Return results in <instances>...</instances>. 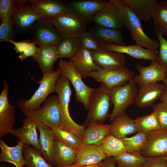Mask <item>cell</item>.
I'll return each mask as SVG.
<instances>
[{"label":"cell","instance_id":"6da1fadb","mask_svg":"<svg viewBox=\"0 0 167 167\" xmlns=\"http://www.w3.org/2000/svg\"><path fill=\"white\" fill-rule=\"evenodd\" d=\"M118 11L123 26L129 31L136 44L146 49L156 51L159 47L158 40L149 37L144 32L141 21L122 0H111Z\"/></svg>","mask_w":167,"mask_h":167},{"label":"cell","instance_id":"7a4b0ae2","mask_svg":"<svg viewBox=\"0 0 167 167\" xmlns=\"http://www.w3.org/2000/svg\"><path fill=\"white\" fill-rule=\"evenodd\" d=\"M58 95L61 116L60 127L71 131L79 138L83 139L85 127L75 122L71 118L69 106L72 94L70 81L60 75L57 82L55 92Z\"/></svg>","mask_w":167,"mask_h":167},{"label":"cell","instance_id":"3957f363","mask_svg":"<svg viewBox=\"0 0 167 167\" xmlns=\"http://www.w3.org/2000/svg\"><path fill=\"white\" fill-rule=\"evenodd\" d=\"M113 104L111 90L103 85L93 90L90 100L89 112L83 126L103 124L109 117V111Z\"/></svg>","mask_w":167,"mask_h":167},{"label":"cell","instance_id":"277c9868","mask_svg":"<svg viewBox=\"0 0 167 167\" xmlns=\"http://www.w3.org/2000/svg\"><path fill=\"white\" fill-rule=\"evenodd\" d=\"M60 75L59 68L55 71L43 75L41 79L38 82L40 85L33 95L28 100L18 101L17 106L22 112L33 111L40 108L48 96L55 92L57 82Z\"/></svg>","mask_w":167,"mask_h":167},{"label":"cell","instance_id":"5b68a950","mask_svg":"<svg viewBox=\"0 0 167 167\" xmlns=\"http://www.w3.org/2000/svg\"><path fill=\"white\" fill-rule=\"evenodd\" d=\"M58 66L61 75L66 78L73 86L76 101L82 103L86 110L88 109L90 97L94 88L88 87L83 82L81 75L74 68L71 60L66 61L61 59Z\"/></svg>","mask_w":167,"mask_h":167},{"label":"cell","instance_id":"8992f818","mask_svg":"<svg viewBox=\"0 0 167 167\" xmlns=\"http://www.w3.org/2000/svg\"><path fill=\"white\" fill-rule=\"evenodd\" d=\"M49 19L63 39L80 38L82 34L87 31L88 23L76 15L66 12Z\"/></svg>","mask_w":167,"mask_h":167},{"label":"cell","instance_id":"52a82bcc","mask_svg":"<svg viewBox=\"0 0 167 167\" xmlns=\"http://www.w3.org/2000/svg\"><path fill=\"white\" fill-rule=\"evenodd\" d=\"M23 113L26 118L34 122H40L48 125L60 127L61 116L57 96H50L42 106L33 111Z\"/></svg>","mask_w":167,"mask_h":167},{"label":"cell","instance_id":"ba28073f","mask_svg":"<svg viewBox=\"0 0 167 167\" xmlns=\"http://www.w3.org/2000/svg\"><path fill=\"white\" fill-rule=\"evenodd\" d=\"M137 86L133 79L126 84L111 90L113 108L109 115L110 122L135 103L138 91Z\"/></svg>","mask_w":167,"mask_h":167},{"label":"cell","instance_id":"9c48e42d","mask_svg":"<svg viewBox=\"0 0 167 167\" xmlns=\"http://www.w3.org/2000/svg\"><path fill=\"white\" fill-rule=\"evenodd\" d=\"M28 32L32 41L39 46L52 45L57 46L63 39L49 19L45 18L36 21Z\"/></svg>","mask_w":167,"mask_h":167},{"label":"cell","instance_id":"30bf717a","mask_svg":"<svg viewBox=\"0 0 167 167\" xmlns=\"http://www.w3.org/2000/svg\"><path fill=\"white\" fill-rule=\"evenodd\" d=\"M134 76L133 71L125 67L115 70L101 69L92 71L88 75L110 90L126 84Z\"/></svg>","mask_w":167,"mask_h":167},{"label":"cell","instance_id":"8fae6325","mask_svg":"<svg viewBox=\"0 0 167 167\" xmlns=\"http://www.w3.org/2000/svg\"><path fill=\"white\" fill-rule=\"evenodd\" d=\"M108 2L102 0L65 1L68 12L74 14L88 23Z\"/></svg>","mask_w":167,"mask_h":167},{"label":"cell","instance_id":"7c38bea8","mask_svg":"<svg viewBox=\"0 0 167 167\" xmlns=\"http://www.w3.org/2000/svg\"><path fill=\"white\" fill-rule=\"evenodd\" d=\"M3 87L0 95V137L10 133L14 126L15 109L8 99L9 84L3 79Z\"/></svg>","mask_w":167,"mask_h":167},{"label":"cell","instance_id":"4fadbf2b","mask_svg":"<svg viewBox=\"0 0 167 167\" xmlns=\"http://www.w3.org/2000/svg\"><path fill=\"white\" fill-rule=\"evenodd\" d=\"M41 18L26 0H18L12 15L15 28L20 32H28L34 23Z\"/></svg>","mask_w":167,"mask_h":167},{"label":"cell","instance_id":"5bb4252c","mask_svg":"<svg viewBox=\"0 0 167 167\" xmlns=\"http://www.w3.org/2000/svg\"><path fill=\"white\" fill-rule=\"evenodd\" d=\"M148 142L142 156L145 157L167 156V130L162 129L147 134Z\"/></svg>","mask_w":167,"mask_h":167},{"label":"cell","instance_id":"9a60e30c","mask_svg":"<svg viewBox=\"0 0 167 167\" xmlns=\"http://www.w3.org/2000/svg\"><path fill=\"white\" fill-rule=\"evenodd\" d=\"M136 68L139 74L134 76L133 79L139 86L143 84L162 81L167 70L156 60L151 61L150 64L148 66L138 65Z\"/></svg>","mask_w":167,"mask_h":167},{"label":"cell","instance_id":"2e32d148","mask_svg":"<svg viewBox=\"0 0 167 167\" xmlns=\"http://www.w3.org/2000/svg\"><path fill=\"white\" fill-rule=\"evenodd\" d=\"M103 49L114 51L121 54H126L132 58L137 59H143L151 61L156 60L158 57L156 51L144 48L142 46L135 44L127 46L122 45L113 43L100 44Z\"/></svg>","mask_w":167,"mask_h":167},{"label":"cell","instance_id":"e0dca14e","mask_svg":"<svg viewBox=\"0 0 167 167\" xmlns=\"http://www.w3.org/2000/svg\"><path fill=\"white\" fill-rule=\"evenodd\" d=\"M165 90L163 84L158 82L141 85L138 88L135 103L142 108L152 106L156 101L160 99Z\"/></svg>","mask_w":167,"mask_h":167},{"label":"cell","instance_id":"ac0fdd59","mask_svg":"<svg viewBox=\"0 0 167 167\" xmlns=\"http://www.w3.org/2000/svg\"><path fill=\"white\" fill-rule=\"evenodd\" d=\"M92 21L96 24L115 29H121L123 26L121 16L111 0L95 15Z\"/></svg>","mask_w":167,"mask_h":167},{"label":"cell","instance_id":"d6986e66","mask_svg":"<svg viewBox=\"0 0 167 167\" xmlns=\"http://www.w3.org/2000/svg\"><path fill=\"white\" fill-rule=\"evenodd\" d=\"M40 133V151L46 161L53 166L54 164V133L50 127L46 124L34 122Z\"/></svg>","mask_w":167,"mask_h":167},{"label":"cell","instance_id":"ffe728a7","mask_svg":"<svg viewBox=\"0 0 167 167\" xmlns=\"http://www.w3.org/2000/svg\"><path fill=\"white\" fill-rule=\"evenodd\" d=\"M107 157L99 146L82 144L76 149V156L73 164L85 166L97 164L103 161Z\"/></svg>","mask_w":167,"mask_h":167},{"label":"cell","instance_id":"44dd1931","mask_svg":"<svg viewBox=\"0 0 167 167\" xmlns=\"http://www.w3.org/2000/svg\"><path fill=\"white\" fill-rule=\"evenodd\" d=\"M91 52L95 63L101 69L115 70L125 67V57L122 54L103 49Z\"/></svg>","mask_w":167,"mask_h":167},{"label":"cell","instance_id":"7402d4cb","mask_svg":"<svg viewBox=\"0 0 167 167\" xmlns=\"http://www.w3.org/2000/svg\"><path fill=\"white\" fill-rule=\"evenodd\" d=\"M41 18L49 19L67 12L65 1L58 0H26Z\"/></svg>","mask_w":167,"mask_h":167},{"label":"cell","instance_id":"603a6c76","mask_svg":"<svg viewBox=\"0 0 167 167\" xmlns=\"http://www.w3.org/2000/svg\"><path fill=\"white\" fill-rule=\"evenodd\" d=\"M32 58L38 64L43 75L52 72L54 71L55 62L59 58L57 46L52 45L38 46V50Z\"/></svg>","mask_w":167,"mask_h":167},{"label":"cell","instance_id":"cb8c5ba5","mask_svg":"<svg viewBox=\"0 0 167 167\" xmlns=\"http://www.w3.org/2000/svg\"><path fill=\"white\" fill-rule=\"evenodd\" d=\"M70 60L82 78H85L92 72L101 69L95 63L91 51L81 44L76 54Z\"/></svg>","mask_w":167,"mask_h":167},{"label":"cell","instance_id":"d4e9b609","mask_svg":"<svg viewBox=\"0 0 167 167\" xmlns=\"http://www.w3.org/2000/svg\"><path fill=\"white\" fill-rule=\"evenodd\" d=\"M37 128L35 123L26 117L23 120L22 126L13 129L10 133L18 138L24 144L31 145L40 151Z\"/></svg>","mask_w":167,"mask_h":167},{"label":"cell","instance_id":"484cf974","mask_svg":"<svg viewBox=\"0 0 167 167\" xmlns=\"http://www.w3.org/2000/svg\"><path fill=\"white\" fill-rule=\"evenodd\" d=\"M99 44L113 43L125 45L121 29L107 28L95 24L88 31Z\"/></svg>","mask_w":167,"mask_h":167},{"label":"cell","instance_id":"4316f807","mask_svg":"<svg viewBox=\"0 0 167 167\" xmlns=\"http://www.w3.org/2000/svg\"><path fill=\"white\" fill-rule=\"evenodd\" d=\"M110 133L122 139L128 135L137 132L134 119L126 112L118 115L110 122Z\"/></svg>","mask_w":167,"mask_h":167},{"label":"cell","instance_id":"83f0119b","mask_svg":"<svg viewBox=\"0 0 167 167\" xmlns=\"http://www.w3.org/2000/svg\"><path fill=\"white\" fill-rule=\"evenodd\" d=\"M24 145V144L19 140L16 145L9 147L0 139V161L9 162L14 165L24 167L25 165L23 154Z\"/></svg>","mask_w":167,"mask_h":167},{"label":"cell","instance_id":"f1b7e54d","mask_svg":"<svg viewBox=\"0 0 167 167\" xmlns=\"http://www.w3.org/2000/svg\"><path fill=\"white\" fill-rule=\"evenodd\" d=\"M110 126L109 124L93 123L85 129L82 140L84 145L93 144L100 146L105 137L110 133Z\"/></svg>","mask_w":167,"mask_h":167},{"label":"cell","instance_id":"f546056e","mask_svg":"<svg viewBox=\"0 0 167 167\" xmlns=\"http://www.w3.org/2000/svg\"><path fill=\"white\" fill-rule=\"evenodd\" d=\"M141 21L147 22L152 18V10L156 0H122Z\"/></svg>","mask_w":167,"mask_h":167},{"label":"cell","instance_id":"4dcf8cb0","mask_svg":"<svg viewBox=\"0 0 167 167\" xmlns=\"http://www.w3.org/2000/svg\"><path fill=\"white\" fill-rule=\"evenodd\" d=\"M76 149L61 143L54 141V164L57 167H66L74 164Z\"/></svg>","mask_w":167,"mask_h":167},{"label":"cell","instance_id":"1f68e13d","mask_svg":"<svg viewBox=\"0 0 167 167\" xmlns=\"http://www.w3.org/2000/svg\"><path fill=\"white\" fill-rule=\"evenodd\" d=\"M99 147L107 157H115L127 152L122 139L110 133L105 137Z\"/></svg>","mask_w":167,"mask_h":167},{"label":"cell","instance_id":"d6a6232c","mask_svg":"<svg viewBox=\"0 0 167 167\" xmlns=\"http://www.w3.org/2000/svg\"><path fill=\"white\" fill-rule=\"evenodd\" d=\"M23 154L27 167H54L46 161L40 151L32 146L24 144Z\"/></svg>","mask_w":167,"mask_h":167},{"label":"cell","instance_id":"836d02e7","mask_svg":"<svg viewBox=\"0 0 167 167\" xmlns=\"http://www.w3.org/2000/svg\"><path fill=\"white\" fill-rule=\"evenodd\" d=\"M122 139L126 152L137 155H142L148 142L147 134L142 132H137L132 137Z\"/></svg>","mask_w":167,"mask_h":167},{"label":"cell","instance_id":"e575fe53","mask_svg":"<svg viewBox=\"0 0 167 167\" xmlns=\"http://www.w3.org/2000/svg\"><path fill=\"white\" fill-rule=\"evenodd\" d=\"M156 34H163L162 30L167 26V0L157 2L152 13Z\"/></svg>","mask_w":167,"mask_h":167},{"label":"cell","instance_id":"d590c367","mask_svg":"<svg viewBox=\"0 0 167 167\" xmlns=\"http://www.w3.org/2000/svg\"><path fill=\"white\" fill-rule=\"evenodd\" d=\"M48 126L53 131L55 140L75 149L82 144V140L72 132L60 127Z\"/></svg>","mask_w":167,"mask_h":167},{"label":"cell","instance_id":"8d00e7d4","mask_svg":"<svg viewBox=\"0 0 167 167\" xmlns=\"http://www.w3.org/2000/svg\"><path fill=\"white\" fill-rule=\"evenodd\" d=\"M81 44L79 38L62 39L57 46L59 58H67L71 59L78 51Z\"/></svg>","mask_w":167,"mask_h":167},{"label":"cell","instance_id":"74e56055","mask_svg":"<svg viewBox=\"0 0 167 167\" xmlns=\"http://www.w3.org/2000/svg\"><path fill=\"white\" fill-rule=\"evenodd\" d=\"M134 122L137 132L147 134L161 129L156 114L153 112L149 114L136 118Z\"/></svg>","mask_w":167,"mask_h":167},{"label":"cell","instance_id":"f35d334b","mask_svg":"<svg viewBox=\"0 0 167 167\" xmlns=\"http://www.w3.org/2000/svg\"><path fill=\"white\" fill-rule=\"evenodd\" d=\"M113 158L117 167H142L146 160V157L142 155L127 152Z\"/></svg>","mask_w":167,"mask_h":167},{"label":"cell","instance_id":"ab89813d","mask_svg":"<svg viewBox=\"0 0 167 167\" xmlns=\"http://www.w3.org/2000/svg\"><path fill=\"white\" fill-rule=\"evenodd\" d=\"M1 21L0 26V41L5 42L7 39L16 41L15 28L12 16L7 17Z\"/></svg>","mask_w":167,"mask_h":167},{"label":"cell","instance_id":"60d3db41","mask_svg":"<svg viewBox=\"0 0 167 167\" xmlns=\"http://www.w3.org/2000/svg\"><path fill=\"white\" fill-rule=\"evenodd\" d=\"M152 106L161 129L167 130V105L161 102L153 104Z\"/></svg>","mask_w":167,"mask_h":167},{"label":"cell","instance_id":"b9f144b4","mask_svg":"<svg viewBox=\"0 0 167 167\" xmlns=\"http://www.w3.org/2000/svg\"><path fill=\"white\" fill-rule=\"evenodd\" d=\"M79 38L81 44L90 51H99L102 49L100 44L89 32H83Z\"/></svg>","mask_w":167,"mask_h":167},{"label":"cell","instance_id":"7bdbcfd3","mask_svg":"<svg viewBox=\"0 0 167 167\" xmlns=\"http://www.w3.org/2000/svg\"><path fill=\"white\" fill-rule=\"evenodd\" d=\"M159 44V51L156 61L167 69V40L163 36V34L156 35Z\"/></svg>","mask_w":167,"mask_h":167},{"label":"cell","instance_id":"ee69618b","mask_svg":"<svg viewBox=\"0 0 167 167\" xmlns=\"http://www.w3.org/2000/svg\"><path fill=\"white\" fill-rule=\"evenodd\" d=\"M18 0H0V19L2 21L5 18L12 16Z\"/></svg>","mask_w":167,"mask_h":167},{"label":"cell","instance_id":"f6af8a7d","mask_svg":"<svg viewBox=\"0 0 167 167\" xmlns=\"http://www.w3.org/2000/svg\"><path fill=\"white\" fill-rule=\"evenodd\" d=\"M142 167H167V160L165 156L146 157Z\"/></svg>","mask_w":167,"mask_h":167},{"label":"cell","instance_id":"bcb514c9","mask_svg":"<svg viewBox=\"0 0 167 167\" xmlns=\"http://www.w3.org/2000/svg\"><path fill=\"white\" fill-rule=\"evenodd\" d=\"M5 42L12 44L14 46L13 49L15 50V53L19 54L22 53L25 50L31 41L29 39L22 40L20 41L7 39L6 40Z\"/></svg>","mask_w":167,"mask_h":167},{"label":"cell","instance_id":"7dc6e473","mask_svg":"<svg viewBox=\"0 0 167 167\" xmlns=\"http://www.w3.org/2000/svg\"><path fill=\"white\" fill-rule=\"evenodd\" d=\"M36 45L33 41H32L30 42L25 50L22 53L19 54V59L23 61L28 57L34 56L38 49V47L36 46Z\"/></svg>","mask_w":167,"mask_h":167},{"label":"cell","instance_id":"c3c4849f","mask_svg":"<svg viewBox=\"0 0 167 167\" xmlns=\"http://www.w3.org/2000/svg\"><path fill=\"white\" fill-rule=\"evenodd\" d=\"M103 167H116V163L113 157H106L104 161Z\"/></svg>","mask_w":167,"mask_h":167},{"label":"cell","instance_id":"681fc988","mask_svg":"<svg viewBox=\"0 0 167 167\" xmlns=\"http://www.w3.org/2000/svg\"><path fill=\"white\" fill-rule=\"evenodd\" d=\"M104 163L103 161L102 162L94 165H85V166H77L74 164L68 165L66 167H103Z\"/></svg>","mask_w":167,"mask_h":167},{"label":"cell","instance_id":"f907efd6","mask_svg":"<svg viewBox=\"0 0 167 167\" xmlns=\"http://www.w3.org/2000/svg\"><path fill=\"white\" fill-rule=\"evenodd\" d=\"M160 99L162 102H163L167 105V90H165Z\"/></svg>","mask_w":167,"mask_h":167},{"label":"cell","instance_id":"816d5d0a","mask_svg":"<svg viewBox=\"0 0 167 167\" xmlns=\"http://www.w3.org/2000/svg\"><path fill=\"white\" fill-rule=\"evenodd\" d=\"M162 82H163V84L165 88V90H167V70L165 75Z\"/></svg>","mask_w":167,"mask_h":167},{"label":"cell","instance_id":"f5cc1de1","mask_svg":"<svg viewBox=\"0 0 167 167\" xmlns=\"http://www.w3.org/2000/svg\"><path fill=\"white\" fill-rule=\"evenodd\" d=\"M163 34H164L167 37V26L165 27L162 30Z\"/></svg>","mask_w":167,"mask_h":167},{"label":"cell","instance_id":"db71d44e","mask_svg":"<svg viewBox=\"0 0 167 167\" xmlns=\"http://www.w3.org/2000/svg\"><path fill=\"white\" fill-rule=\"evenodd\" d=\"M15 167H23V166H18V165H15Z\"/></svg>","mask_w":167,"mask_h":167},{"label":"cell","instance_id":"11a10c76","mask_svg":"<svg viewBox=\"0 0 167 167\" xmlns=\"http://www.w3.org/2000/svg\"><path fill=\"white\" fill-rule=\"evenodd\" d=\"M0 167H6L3 165H2L0 166Z\"/></svg>","mask_w":167,"mask_h":167},{"label":"cell","instance_id":"9f6ffc18","mask_svg":"<svg viewBox=\"0 0 167 167\" xmlns=\"http://www.w3.org/2000/svg\"><path fill=\"white\" fill-rule=\"evenodd\" d=\"M165 159H166V160H167V156H165Z\"/></svg>","mask_w":167,"mask_h":167}]
</instances>
